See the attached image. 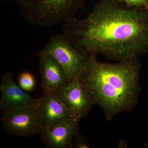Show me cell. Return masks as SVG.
I'll list each match as a JSON object with an SVG mask.
<instances>
[{
    "instance_id": "cell-1",
    "label": "cell",
    "mask_w": 148,
    "mask_h": 148,
    "mask_svg": "<svg viewBox=\"0 0 148 148\" xmlns=\"http://www.w3.org/2000/svg\"><path fill=\"white\" fill-rule=\"evenodd\" d=\"M64 34L85 54H102L117 61L148 51V11L119 0H101L82 19L63 24Z\"/></svg>"
},
{
    "instance_id": "cell-2",
    "label": "cell",
    "mask_w": 148,
    "mask_h": 148,
    "mask_svg": "<svg viewBox=\"0 0 148 148\" xmlns=\"http://www.w3.org/2000/svg\"><path fill=\"white\" fill-rule=\"evenodd\" d=\"M140 69L138 58L110 64L88 54L78 79L110 121L117 114L131 110L138 103Z\"/></svg>"
},
{
    "instance_id": "cell-3",
    "label": "cell",
    "mask_w": 148,
    "mask_h": 148,
    "mask_svg": "<svg viewBox=\"0 0 148 148\" xmlns=\"http://www.w3.org/2000/svg\"><path fill=\"white\" fill-rule=\"evenodd\" d=\"M17 3L22 16L34 26L45 27L64 24L84 8L86 0H1Z\"/></svg>"
},
{
    "instance_id": "cell-4",
    "label": "cell",
    "mask_w": 148,
    "mask_h": 148,
    "mask_svg": "<svg viewBox=\"0 0 148 148\" xmlns=\"http://www.w3.org/2000/svg\"><path fill=\"white\" fill-rule=\"evenodd\" d=\"M42 50L61 65L69 83L78 79L85 65L87 55L77 50L65 34L51 37Z\"/></svg>"
},
{
    "instance_id": "cell-5",
    "label": "cell",
    "mask_w": 148,
    "mask_h": 148,
    "mask_svg": "<svg viewBox=\"0 0 148 148\" xmlns=\"http://www.w3.org/2000/svg\"><path fill=\"white\" fill-rule=\"evenodd\" d=\"M3 127L9 135L30 138L38 134L41 128L36 107L15 108L3 112Z\"/></svg>"
},
{
    "instance_id": "cell-6",
    "label": "cell",
    "mask_w": 148,
    "mask_h": 148,
    "mask_svg": "<svg viewBox=\"0 0 148 148\" xmlns=\"http://www.w3.org/2000/svg\"><path fill=\"white\" fill-rule=\"evenodd\" d=\"M0 92V108L3 112L15 108L36 107L39 99H35L28 95L14 79L13 74L5 72L1 78Z\"/></svg>"
},
{
    "instance_id": "cell-7",
    "label": "cell",
    "mask_w": 148,
    "mask_h": 148,
    "mask_svg": "<svg viewBox=\"0 0 148 148\" xmlns=\"http://www.w3.org/2000/svg\"><path fill=\"white\" fill-rule=\"evenodd\" d=\"M54 94L71 111L73 116L79 120L87 116L94 105L90 95L84 89L78 79L58 89Z\"/></svg>"
},
{
    "instance_id": "cell-8",
    "label": "cell",
    "mask_w": 148,
    "mask_h": 148,
    "mask_svg": "<svg viewBox=\"0 0 148 148\" xmlns=\"http://www.w3.org/2000/svg\"><path fill=\"white\" fill-rule=\"evenodd\" d=\"M80 120L72 118L53 126L42 127L38 134L44 145L49 148H72Z\"/></svg>"
},
{
    "instance_id": "cell-9",
    "label": "cell",
    "mask_w": 148,
    "mask_h": 148,
    "mask_svg": "<svg viewBox=\"0 0 148 148\" xmlns=\"http://www.w3.org/2000/svg\"><path fill=\"white\" fill-rule=\"evenodd\" d=\"M39 58L40 72L41 76V86L44 94L54 93L69 84L64 69L51 56L40 50Z\"/></svg>"
},
{
    "instance_id": "cell-10",
    "label": "cell",
    "mask_w": 148,
    "mask_h": 148,
    "mask_svg": "<svg viewBox=\"0 0 148 148\" xmlns=\"http://www.w3.org/2000/svg\"><path fill=\"white\" fill-rule=\"evenodd\" d=\"M37 108L41 127L56 125L75 118L71 111L53 93L45 94L43 98H40Z\"/></svg>"
},
{
    "instance_id": "cell-11",
    "label": "cell",
    "mask_w": 148,
    "mask_h": 148,
    "mask_svg": "<svg viewBox=\"0 0 148 148\" xmlns=\"http://www.w3.org/2000/svg\"><path fill=\"white\" fill-rule=\"evenodd\" d=\"M19 86L25 91H32L34 89L36 81L34 75L29 72H22L18 77Z\"/></svg>"
},
{
    "instance_id": "cell-12",
    "label": "cell",
    "mask_w": 148,
    "mask_h": 148,
    "mask_svg": "<svg viewBox=\"0 0 148 148\" xmlns=\"http://www.w3.org/2000/svg\"><path fill=\"white\" fill-rule=\"evenodd\" d=\"M131 7L145 8L148 5V0H119Z\"/></svg>"
},
{
    "instance_id": "cell-13",
    "label": "cell",
    "mask_w": 148,
    "mask_h": 148,
    "mask_svg": "<svg viewBox=\"0 0 148 148\" xmlns=\"http://www.w3.org/2000/svg\"><path fill=\"white\" fill-rule=\"evenodd\" d=\"M72 143V147H73L76 148H89L87 141L78 132L74 137Z\"/></svg>"
},
{
    "instance_id": "cell-14",
    "label": "cell",
    "mask_w": 148,
    "mask_h": 148,
    "mask_svg": "<svg viewBox=\"0 0 148 148\" xmlns=\"http://www.w3.org/2000/svg\"><path fill=\"white\" fill-rule=\"evenodd\" d=\"M145 8L147 10V11H148V5Z\"/></svg>"
}]
</instances>
